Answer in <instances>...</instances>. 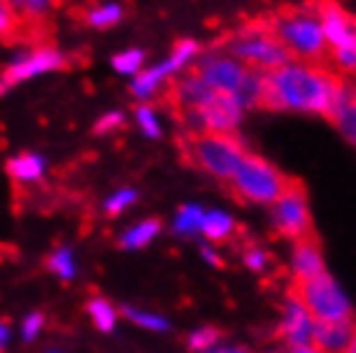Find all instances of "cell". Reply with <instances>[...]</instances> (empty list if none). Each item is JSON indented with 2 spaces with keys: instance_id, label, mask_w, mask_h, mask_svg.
I'll return each mask as SVG.
<instances>
[{
  "instance_id": "obj_27",
  "label": "cell",
  "mask_w": 356,
  "mask_h": 353,
  "mask_svg": "<svg viewBox=\"0 0 356 353\" xmlns=\"http://www.w3.org/2000/svg\"><path fill=\"white\" fill-rule=\"evenodd\" d=\"M134 202H137V191H134V188H116L114 194H108V199L104 202V212L111 214V217H119V214L127 212Z\"/></svg>"
},
{
  "instance_id": "obj_5",
  "label": "cell",
  "mask_w": 356,
  "mask_h": 353,
  "mask_svg": "<svg viewBox=\"0 0 356 353\" xmlns=\"http://www.w3.org/2000/svg\"><path fill=\"white\" fill-rule=\"evenodd\" d=\"M289 183L292 181L276 168L274 163H268L266 158L253 155V152L243 158V163L230 178V188L235 191V196L248 204H259V206H271L284 194Z\"/></svg>"
},
{
  "instance_id": "obj_26",
  "label": "cell",
  "mask_w": 356,
  "mask_h": 353,
  "mask_svg": "<svg viewBox=\"0 0 356 353\" xmlns=\"http://www.w3.org/2000/svg\"><path fill=\"white\" fill-rule=\"evenodd\" d=\"M49 271L57 274L63 281H70L75 271H78V265H75V256H72L70 247H57L52 256H49Z\"/></svg>"
},
{
  "instance_id": "obj_20",
  "label": "cell",
  "mask_w": 356,
  "mask_h": 353,
  "mask_svg": "<svg viewBox=\"0 0 356 353\" xmlns=\"http://www.w3.org/2000/svg\"><path fill=\"white\" fill-rule=\"evenodd\" d=\"M122 18H124V6L116 3V0H104V3H96L86 13V24L90 28L106 31V28H114L116 24H122Z\"/></svg>"
},
{
  "instance_id": "obj_22",
  "label": "cell",
  "mask_w": 356,
  "mask_h": 353,
  "mask_svg": "<svg viewBox=\"0 0 356 353\" xmlns=\"http://www.w3.org/2000/svg\"><path fill=\"white\" fill-rule=\"evenodd\" d=\"M111 67H114L116 75L132 80L134 75H140V72L147 67V54H145V49H140V47L122 49V52H116L114 57H111Z\"/></svg>"
},
{
  "instance_id": "obj_16",
  "label": "cell",
  "mask_w": 356,
  "mask_h": 353,
  "mask_svg": "<svg viewBox=\"0 0 356 353\" xmlns=\"http://www.w3.org/2000/svg\"><path fill=\"white\" fill-rule=\"evenodd\" d=\"M356 336V325L351 320H341V322H318L315 325V338L312 345L321 348L323 353H343Z\"/></svg>"
},
{
  "instance_id": "obj_2",
  "label": "cell",
  "mask_w": 356,
  "mask_h": 353,
  "mask_svg": "<svg viewBox=\"0 0 356 353\" xmlns=\"http://www.w3.org/2000/svg\"><path fill=\"white\" fill-rule=\"evenodd\" d=\"M207 85L220 96H235L243 106L256 108L264 106V85L266 75L256 70H248L243 62H238L225 49H209L202 52L194 67Z\"/></svg>"
},
{
  "instance_id": "obj_41",
  "label": "cell",
  "mask_w": 356,
  "mask_h": 353,
  "mask_svg": "<svg viewBox=\"0 0 356 353\" xmlns=\"http://www.w3.org/2000/svg\"><path fill=\"white\" fill-rule=\"evenodd\" d=\"M343 353H356V336L351 338V343H348V348H346Z\"/></svg>"
},
{
  "instance_id": "obj_40",
  "label": "cell",
  "mask_w": 356,
  "mask_h": 353,
  "mask_svg": "<svg viewBox=\"0 0 356 353\" xmlns=\"http://www.w3.org/2000/svg\"><path fill=\"white\" fill-rule=\"evenodd\" d=\"M204 258L209 261V263L220 265V258H217V253H214V250H209V247H204Z\"/></svg>"
},
{
  "instance_id": "obj_38",
  "label": "cell",
  "mask_w": 356,
  "mask_h": 353,
  "mask_svg": "<svg viewBox=\"0 0 356 353\" xmlns=\"http://www.w3.org/2000/svg\"><path fill=\"white\" fill-rule=\"evenodd\" d=\"M204 353H248V351H243V348H222V345H214V348H209V351Z\"/></svg>"
},
{
  "instance_id": "obj_13",
  "label": "cell",
  "mask_w": 356,
  "mask_h": 353,
  "mask_svg": "<svg viewBox=\"0 0 356 353\" xmlns=\"http://www.w3.org/2000/svg\"><path fill=\"white\" fill-rule=\"evenodd\" d=\"M315 320L312 315L305 309V304L297 299V294L289 297L284 304V315H282V322H279V336L284 338V343L289 348H300V345H312V338H315Z\"/></svg>"
},
{
  "instance_id": "obj_6",
  "label": "cell",
  "mask_w": 356,
  "mask_h": 353,
  "mask_svg": "<svg viewBox=\"0 0 356 353\" xmlns=\"http://www.w3.org/2000/svg\"><path fill=\"white\" fill-rule=\"evenodd\" d=\"M225 52H230L248 70L264 72V75L279 70L282 65H286V62L292 60L289 52L282 47V42L271 34V28H264V26H245L241 31H235L227 39Z\"/></svg>"
},
{
  "instance_id": "obj_42",
  "label": "cell",
  "mask_w": 356,
  "mask_h": 353,
  "mask_svg": "<svg viewBox=\"0 0 356 353\" xmlns=\"http://www.w3.org/2000/svg\"><path fill=\"white\" fill-rule=\"evenodd\" d=\"M49 353H60V351H49Z\"/></svg>"
},
{
  "instance_id": "obj_3",
  "label": "cell",
  "mask_w": 356,
  "mask_h": 353,
  "mask_svg": "<svg viewBox=\"0 0 356 353\" xmlns=\"http://www.w3.org/2000/svg\"><path fill=\"white\" fill-rule=\"evenodd\" d=\"M271 34L282 42L289 57L300 62H315L328 52L318 10H286L271 21Z\"/></svg>"
},
{
  "instance_id": "obj_1",
  "label": "cell",
  "mask_w": 356,
  "mask_h": 353,
  "mask_svg": "<svg viewBox=\"0 0 356 353\" xmlns=\"http://www.w3.org/2000/svg\"><path fill=\"white\" fill-rule=\"evenodd\" d=\"M341 80L315 62L289 60L279 70L268 72L264 85V106L284 114L328 116Z\"/></svg>"
},
{
  "instance_id": "obj_24",
  "label": "cell",
  "mask_w": 356,
  "mask_h": 353,
  "mask_svg": "<svg viewBox=\"0 0 356 353\" xmlns=\"http://www.w3.org/2000/svg\"><path fill=\"white\" fill-rule=\"evenodd\" d=\"M204 206L202 204H184L176 212V220H173V230L178 235H199L202 232V222H204Z\"/></svg>"
},
{
  "instance_id": "obj_11",
  "label": "cell",
  "mask_w": 356,
  "mask_h": 353,
  "mask_svg": "<svg viewBox=\"0 0 356 353\" xmlns=\"http://www.w3.org/2000/svg\"><path fill=\"white\" fill-rule=\"evenodd\" d=\"M199 114H202L207 134H235L241 129L248 108L243 106L235 96H220L217 93L212 104L207 108H202Z\"/></svg>"
},
{
  "instance_id": "obj_4",
  "label": "cell",
  "mask_w": 356,
  "mask_h": 353,
  "mask_svg": "<svg viewBox=\"0 0 356 353\" xmlns=\"http://www.w3.org/2000/svg\"><path fill=\"white\" fill-rule=\"evenodd\" d=\"M199 57H202V44L196 39H181L170 49L168 57H163L161 62L145 67L140 75H134L129 80V93H132V98L137 104H152L163 93L168 80L181 78L184 72L194 70Z\"/></svg>"
},
{
  "instance_id": "obj_17",
  "label": "cell",
  "mask_w": 356,
  "mask_h": 353,
  "mask_svg": "<svg viewBox=\"0 0 356 353\" xmlns=\"http://www.w3.org/2000/svg\"><path fill=\"white\" fill-rule=\"evenodd\" d=\"M330 122L336 124V129L343 134V140H348L356 147V88L354 85H343L341 83L336 104L330 108Z\"/></svg>"
},
{
  "instance_id": "obj_36",
  "label": "cell",
  "mask_w": 356,
  "mask_h": 353,
  "mask_svg": "<svg viewBox=\"0 0 356 353\" xmlns=\"http://www.w3.org/2000/svg\"><path fill=\"white\" fill-rule=\"evenodd\" d=\"M8 8L16 13V16H24V8H26V0H6Z\"/></svg>"
},
{
  "instance_id": "obj_15",
  "label": "cell",
  "mask_w": 356,
  "mask_h": 353,
  "mask_svg": "<svg viewBox=\"0 0 356 353\" xmlns=\"http://www.w3.org/2000/svg\"><path fill=\"white\" fill-rule=\"evenodd\" d=\"M292 274L297 276V284L312 281L318 276L325 274V263H323L321 245L312 238L297 240L292 247Z\"/></svg>"
},
{
  "instance_id": "obj_31",
  "label": "cell",
  "mask_w": 356,
  "mask_h": 353,
  "mask_svg": "<svg viewBox=\"0 0 356 353\" xmlns=\"http://www.w3.org/2000/svg\"><path fill=\"white\" fill-rule=\"evenodd\" d=\"M333 54V62H336V67L343 72H356V47H346V49H336Z\"/></svg>"
},
{
  "instance_id": "obj_23",
  "label": "cell",
  "mask_w": 356,
  "mask_h": 353,
  "mask_svg": "<svg viewBox=\"0 0 356 353\" xmlns=\"http://www.w3.org/2000/svg\"><path fill=\"white\" fill-rule=\"evenodd\" d=\"M134 124H137V129L147 140H161L163 134H165V124H163L161 111L152 104H137V108H134Z\"/></svg>"
},
{
  "instance_id": "obj_34",
  "label": "cell",
  "mask_w": 356,
  "mask_h": 353,
  "mask_svg": "<svg viewBox=\"0 0 356 353\" xmlns=\"http://www.w3.org/2000/svg\"><path fill=\"white\" fill-rule=\"evenodd\" d=\"M42 327H44V318L39 315V312H34V315H29L26 320H24V340H34L39 333H42Z\"/></svg>"
},
{
  "instance_id": "obj_12",
  "label": "cell",
  "mask_w": 356,
  "mask_h": 353,
  "mask_svg": "<svg viewBox=\"0 0 356 353\" xmlns=\"http://www.w3.org/2000/svg\"><path fill=\"white\" fill-rule=\"evenodd\" d=\"M318 18H321L325 44H328L330 52L356 47V18L351 13H346L336 3H325L318 8Z\"/></svg>"
},
{
  "instance_id": "obj_21",
  "label": "cell",
  "mask_w": 356,
  "mask_h": 353,
  "mask_svg": "<svg viewBox=\"0 0 356 353\" xmlns=\"http://www.w3.org/2000/svg\"><path fill=\"white\" fill-rule=\"evenodd\" d=\"M158 235H161V222L158 220H143V222H137V224H132L129 230L122 232L119 245L127 247V250H140V247L150 245Z\"/></svg>"
},
{
  "instance_id": "obj_30",
  "label": "cell",
  "mask_w": 356,
  "mask_h": 353,
  "mask_svg": "<svg viewBox=\"0 0 356 353\" xmlns=\"http://www.w3.org/2000/svg\"><path fill=\"white\" fill-rule=\"evenodd\" d=\"M124 124H127V114L114 108V111H106V114L98 116L93 129H96V134H108V132H119Z\"/></svg>"
},
{
  "instance_id": "obj_39",
  "label": "cell",
  "mask_w": 356,
  "mask_h": 353,
  "mask_svg": "<svg viewBox=\"0 0 356 353\" xmlns=\"http://www.w3.org/2000/svg\"><path fill=\"white\" fill-rule=\"evenodd\" d=\"M289 353H323V351L315 348V345H300V348H289Z\"/></svg>"
},
{
  "instance_id": "obj_32",
  "label": "cell",
  "mask_w": 356,
  "mask_h": 353,
  "mask_svg": "<svg viewBox=\"0 0 356 353\" xmlns=\"http://www.w3.org/2000/svg\"><path fill=\"white\" fill-rule=\"evenodd\" d=\"M16 24H18V16L8 8L6 0H0V39H6V36L13 34V31H16Z\"/></svg>"
},
{
  "instance_id": "obj_14",
  "label": "cell",
  "mask_w": 356,
  "mask_h": 353,
  "mask_svg": "<svg viewBox=\"0 0 356 353\" xmlns=\"http://www.w3.org/2000/svg\"><path fill=\"white\" fill-rule=\"evenodd\" d=\"M214 96H217V93L207 85L196 70L184 72V75L176 80V88H173V101L178 104L181 111H188V108L202 111V108H207L212 104Z\"/></svg>"
},
{
  "instance_id": "obj_25",
  "label": "cell",
  "mask_w": 356,
  "mask_h": 353,
  "mask_svg": "<svg viewBox=\"0 0 356 353\" xmlns=\"http://www.w3.org/2000/svg\"><path fill=\"white\" fill-rule=\"evenodd\" d=\"M88 315H90V320H93V325H96L101 333H108V330H114V325H116V309L111 307L106 299H101V297L90 299L88 302Z\"/></svg>"
},
{
  "instance_id": "obj_29",
  "label": "cell",
  "mask_w": 356,
  "mask_h": 353,
  "mask_svg": "<svg viewBox=\"0 0 356 353\" xmlns=\"http://www.w3.org/2000/svg\"><path fill=\"white\" fill-rule=\"evenodd\" d=\"M217 340H220V333H217L214 327H199V330H194V333L188 336V348L204 353V351H209V348H214Z\"/></svg>"
},
{
  "instance_id": "obj_18",
  "label": "cell",
  "mask_w": 356,
  "mask_h": 353,
  "mask_svg": "<svg viewBox=\"0 0 356 353\" xmlns=\"http://www.w3.org/2000/svg\"><path fill=\"white\" fill-rule=\"evenodd\" d=\"M6 170H8V176L16 183L31 186V183H39L47 176V160L39 152H21V155L8 160Z\"/></svg>"
},
{
  "instance_id": "obj_9",
  "label": "cell",
  "mask_w": 356,
  "mask_h": 353,
  "mask_svg": "<svg viewBox=\"0 0 356 353\" xmlns=\"http://www.w3.org/2000/svg\"><path fill=\"white\" fill-rule=\"evenodd\" d=\"M65 65H67V57L57 47H34L29 52L16 54L6 65V70L0 72V96H6L13 85L60 72Z\"/></svg>"
},
{
  "instance_id": "obj_37",
  "label": "cell",
  "mask_w": 356,
  "mask_h": 353,
  "mask_svg": "<svg viewBox=\"0 0 356 353\" xmlns=\"http://www.w3.org/2000/svg\"><path fill=\"white\" fill-rule=\"evenodd\" d=\"M10 340V327L8 322H0V348H6V343Z\"/></svg>"
},
{
  "instance_id": "obj_8",
  "label": "cell",
  "mask_w": 356,
  "mask_h": 353,
  "mask_svg": "<svg viewBox=\"0 0 356 353\" xmlns=\"http://www.w3.org/2000/svg\"><path fill=\"white\" fill-rule=\"evenodd\" d=\"M297 299L302 302L305 309L312 315L315 322H341L351 320V302L343 294L339 284L328 274L318 276L312 281L297 284Z\"/></svg>"
},
{
  "instance_id": "obj_19",
  "label": "cell",
  "mask_w": 356,
  "mask_h": 353,
  "mask_svg": "<svg viewBox=\"0 0 356 353\" xmlns=\"http://www.w3.org/2000/svg\"><path fill=\"white\" fill-rule=\"evenodd\" d=\"M235 232V220L232 214H227L225 209H207L204 222H202V232L209 243H222Z\"/></svg>"
},
{
  "instance_id": "obj_35",
  "label": "cell",
  "mask_w": 356,
  "mask_h": 353,
  "mask_svg": "<svg viewBox=\"0 0 356 353\" xmlns=\"http://www.w3.org/2000/svg\"><path fill=\"white\" fill-rule=\"evenodd\" d=\"M245 263H248V268H253V271H264L268 265V256L261 247H250L248 253H245Z\"/></svg>"
},
{
  "instance_id": "obj_33",
  "label": "cell",
  "mask_w": 356,
  "mask_h": 353,
  "mask_svg": "<svg viewBox=\"0 0 356 353\" xmlns=\"http://www.w3.org/2000/svg\"><path fill=\"white\" fill-rule=\"evenodd\" d=\"M54 8V0H26L24 16L26 18H42Z\"/></svg>"
},
{
  "instance_id": "obj_7",
  "label": "cell",
  "mask_w": 356,
  "mask_h": 353,
  "mask_svg": "<svg viewBox=\"0 0 356 353\" xmlns=\"http://www.w3.org/2000/svg\"><path fill=\"white\" fill-rule=\"evenodd\" d=\"M245 155H248L245 145L235 134H202V137H191V145H188V158L196 168L227 183Z\"/></svg>"
},
{
  "instance_id": "obj_28",
  "label": "cell",
  "mask_w": 356,
  "mask_h": 353,
  "mask_svg": "<svg viewBox=\"0 0 356 353\" xmlns=\"http://www.w3.org/2000/svg\"><path fill=\"white\" fill-rule=\"evenodd\" d=\"M124 315L132 320L134 325L145 327V330H155V333H161V330H165V327H168V320H163L161 315H152V312H147V309L127 307Z\"/></svg>"
},
{
  "instance_id": "obj_10",
  "label": "cell",
  "mask_w": 356,
  "mask_h": 353,
  "mask_svg": "<svg viewBox=\"0 0 356 353\" xmlns=\"http://www.w3.org/2000/svg\"><path fill=\"white\" fill-rule=\"evenodd\" d=\"M271 224L276 227L279 235L289 240H305L310 238L312 230V214L307 194L300 183H289L286 191L274 204H271Z\"/></svg>"
}]
</instances>
